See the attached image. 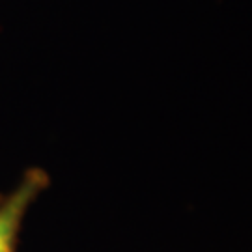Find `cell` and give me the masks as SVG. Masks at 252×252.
Wrapping results in <instances>:
<instances>
[{
    "instance_id": "1",
    "label": "cell",
    "mask_w": 252,
    "mask_h": 252,
    "mask_svg": "<svg viewBox=\"0 0 252 252\" xmlns=\"http://www.w3.org/2000/svg\"><path fill=\"white\" fill-rule=\"evenodd\" d=\"M47 187L49 174L43 168H28L17 187L0 198V252H17L25 215Z\"/></svg>"
}]
</instances>
